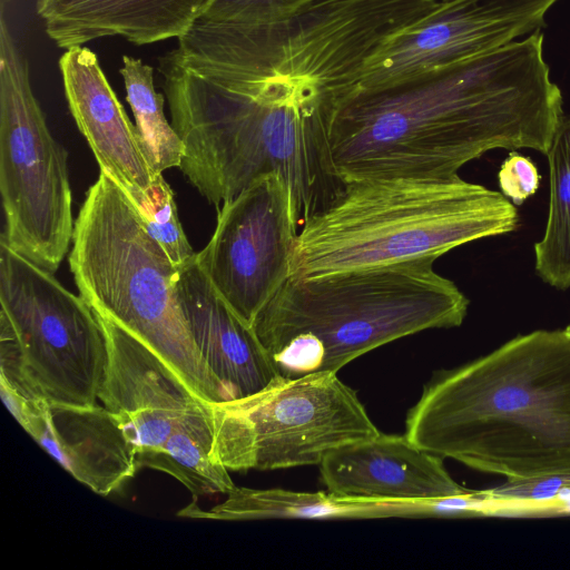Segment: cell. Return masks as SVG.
<instances>
[{"instance_id": "1", "label": "cell", "mask_w": 570, "mask_h": 570, "mask_svg": "<svg viewBox=\"0 0 570 570\" xmlns=\"http://www.w3.org/2000/svg\"><path fill=\"white\" fill-rule=\"evenodd\" d=\"M158 70L184 144L179 168L208 203L275 174L301 228L340 194L330 127L358 87L362 60L336 28L296 13L258 27L222 69H194L171 50Z\"/></svg>"}, {"instance_id": "2", "label": "cell", "mask_w": 570, "mask_h": 570, "mask_svg": "<svg viewBox=\"0 0 570 570\" xmlns=\"http://www.w3.org/2000/svg\"><path fill=\"white\" fill-rule=\"evenodd\" d=\"M540 30L390 86L358 89L330 127L343 183L390 177L446 179L492 149L547 155L562 119Z\"/></svg>"}, {"instance_id": "3", "label": "cell", "mask_w": 570, "mask_h": 570, "mask_svg": "<svg viewBox=\"0 0 570 570\" xmlns=\"http://www.w3.org/2000/svg\"><path fill=\"white\" fill-rule=\"evenodd\" d=\"M405 426L422 450L481 472L570 476V337L534 331L441 371Z\"/></svg>"}, {"instance_id": "4", "label": "cell", "mask_w": 570, "mask_h": 570, "mask_svg": "<svg viewBox=\"0 0 570 570\" xmlns=\"http://www.w3.org/2000/svg\"><path fill=\"white\" fill-rule=\"evenodd\" d=\"M434 262L289 277L252 327L281 376L337 373L390 342L462 324L469 301Z\"/></svg>"}, {"instance_id": "5", "label": "cell", "mask_w": 570, "mask_h": 570, "mask_svg": "<svg viewBox=\"0 0 570 570\" xmlns=\"http://www.w3.org/2000/svg\"><path fill=\"white\" fill-rule=\"evenodd\" d=\"M518 222L502 193L460 176L346 181L301 226L289 277L436 259L470 242L510 233Z\"/></svg>"}, {"instance_id": "6", "label": "cell", "mask_w": 570, "mask_h": 570, "mask_svg": "<svg viewBox=\"0 0 570 570\" xmlns=\"http://www.w3.org/2000/svg\"><path fill=\"white\" fill-rule=\"evenodd\" d=\"M68 261L79 295L95 313L144 343L199 400L225 401L184 315L179 271L105 171L88 189L75 220Z\"/></svg>"}, {"instance_id": "7", "label": "cell", "mask_w": 570, "mask_h": 570, "mask_svg": "<svg viewBox=\"0 0 570 570\" xmlns=\"http://www.w3.org/2000/svg\"><path fill=\"white\" fill-rule=\"evenodd\" d=\"M0 303V374L49 404H97L107 346L96 314L2 238Z\"/></svg>"}, {"instance_id": "8", "label": "cell", "mask_w": 570, "mask_h": 570, "mask_svg": "<svg viewBox=\"0 0 570 570\" xmlns=\"http://www.w3.org/2000/svg\"><path fill=\"white\" fill-rule=\"evenodd\" d=\"M68 154L51 135L33 95L29 63L0 17L1 238L55 273L72 242Z\"/></svg>"}, {"instance_id": "9", "label": "cell", "mask_w": 570, "mask_h": 570, "mask_svg": "<svg viewBox=\"0 0 570 570\" xmlns=\"http://www.w3.org/2000/svg\"><path fill=\"white\" fill-rule=\"evenodd\" d=\"M214 448L229 471L320 465L334 451L381 433L336 373L281 376L244 399L210 404Z\"/></svg>"}, {"instance_id": "10", "label": "cell", "mask_w": 570, "mask_h": 570, "mask_svg": "<svg viewBox=\"0 0 570 570\" xmlns=\"http://www.w3.org/2000/svg\"><path fill=\"white\" fill-rule=\"evenodd\" d=\"M298 230L289 188L278 175L261 177L222 204L197 263L249 325L289 278Z\"/></svg>"}, {"instance_id": "11", "label": "cell", "mask_w": 570, "mask_h": 570, "mask_svg": "<svg viewBox=\"0 0 570 570\" xmlns=\"http://www.w3.org/2000/svg\"><path fill=\"white\" fill-rule=\"evenodd\" d=\"M557 1L442 0L377 46L365 61L360 88L390 86L505 46L540 30Z\"/></svg>"}, {"instance_id": "12", "label": "cell", "mask_w": 570, "mask_h": 570, "mask_svg": "<svg viewBox=\"0 0 570 570\" xmlns=\"http://www.w3.org/2000/svg\"><path fill=\"white\" fill-rule=\"evenodd\" d=\"M95 314L107 346L98 400L127 430L137 454L157 450L186 413L208 403L144 343L109 317Z\"/></svg>"}, {"instance_id": "13", "label": "cell", "mask_w": 570, "mask_h": 570, "mask_svg": "<svg viewBox=\"0 0 570 570\" xmlns=\"http://www.w3.org/2000/svg\"><path fill=\"white\" fill-rule=\"evenodd\" d=\"M65 95L78 129L101 171L124 190L137 210L151 200L156 174L139 136L118 100L98 57L83 46L66 49L59 59Z\"/></svg>"}, {"instance_id": "14", "label": "cell", "mask_w": 570, "mask_h": 570, "mask_svg": "<svg viewBox=\"0 0 570 570\" xmlns=\"http://www.w3.org/2000/svg\"><path fill=\"white\" fill-rule=\"evenodd\" d=\"M443 458L422 450L406 436L379 435L341 448L320 464L327 491L366 499L424 501L463 494Z\"/></svg>"}, {"instance_id": "15", "label": "cell", "mask_w": 570, "mask_h": 570, "mask_svg": "<svg viewBox=\"0 0 570 570\" xmlns=\"http://www.w3.org/2000/svg\"><path fill=\"white\" fill-rule=\"evenodd\" d=\"M177 292L194 342L225 401L253 395L281 377L252 325L219 296L197 257L179 271Z\"/></svg>"}, {"instance_id": "16", "label": "cell", "mask_w": 570, "mask_h": 570, "mask_svg": "<svg viewBox=\"0 0 570 570\" xmlns=\"http://www.w3.org/2000/svg\"><path fill=\"white\" fill-rule=\"evenodd\" d=\"M27 433L99 495L119 490L138 470L135 442L120 421L98 404H48Z\"/></svg>"}, {"instance_id": "17", "label": "cell", "mask_w": 570, "mask_h": 570, "mask_svg": "<svg viewBox=\"0 0 570 570\" xmlns=\"http://www.w3.org/2000/svg\"><path fill=\"white\" fill-rule=\"evenodd\" d=\"M212 0H38L36 11L58 48L119 36L137 45L180 38Z\"/></svg>"}, {"instance_id": "18", "label": "cell", "mask_w": 570, "mask_h": 570, "mask_svg": "<svg viewBox=\"0 0 570 570\" xmlns=\"http://www.w3.org/2000/svg\"><path fill=\"white\" fill-rule=\"evenodd\" d=\"M416 501L375 500L331 491L302 492L284 489L236 487L224 502L202 510L195 502L178 512L180 517L248 521L262 519H363L416 517Z\"/></svg>"}, {"instance_id": "19", "label": "cell", "mask_w": 570, "mask_h": 570, "mask_svg": "<svg viewBox=\"0 0 570 570\" xmlns=\"http://www.w3.org/2000/svg\"><path fill=\"white\" fill-rule=\"evenodd\" d=\"M137 468H150L178 480L194 498L232 492L236 485L214 448L210 404L186 413L164 444L137 454Z\"/></svg>"}, {"instance_id": "20", "label": "cell", "mask_w": 570, "mask_h": 570, "mask_svg": "<svg viewBox=\"0 0 570 570\" xmlns=\"http://www.w3.org/2000/svg\"><path fill=\"white\" fill-rule=\"evenodd\" d=\"M549 210L542 238L534 244L539 277L558 289L570 287V116H563L546 155Z\"/></svg>"}, {"instance_id": "21", "label": "cell", "mask_w": 570, "mask_h": 570, "mask_svg": "<svg viewBox=\"0 0 570 570\" xmlns=\"http://www.w3.org/2000/svg\"><path fill=\"white\" fill-rule=\"evenodd\" d=\"M119 72L141 147L153 170L163 174L179 167L184 144L165 116V98L156 91L153 68L140 59L124 56Z\"/></svg>"}, {"instance_id": "22", "label": "cell", "mask_w": 570, "mask_h": 570, "mask_svg": "<svg viewBox=\"0 0 570 570\" xmlns=\"http://www.w3.org/2000/svg\"><path fill=\"white\" fill-rule=\"evenodd\" d=\"M151 202L137 210L149 235L163 247L174 266L180 271L197 257L178 217L174 193L159 174L150 189ZM136 208V207H135Z\"/></svg>"}, {"instance_id": "23", "label": "cell", "mask_w": 570, "mask_h": 570, "mask_svg": "<svg viewBox=\"0 0 570 570\" xmlns=\"http://www.w3.org/2000/svg\"><path fill=\"white\" fill-rule=\"evenodd\" d=\"M316 0H212L198 17L210 21L261 23L292 16Z\"/></svg>"}, {"instance_id": "24", "label": "cell", "mask_w": 570, "mask_h": 570, "mask_svg": "<svg viewBox=\"0 0 570 570\" xmlns=\"http://www.w3.org/2000/svg\"><path fill=\"white\" fill-rule=\"evenodd\" d=\"M502 194L515 205H521L533 195L540 183L534 163L517 151H511L498 174Z\"/></svg>"}, {"instance_id": "25", "label": "cell", "mask_w": 570, "mask_h": 570, "mask_svg": "<svg viewBox=\"0 0 570 570\" xmlns=\"http://www.w3.org/2000/svg\"><path fill=\"white\" fill-rule=\"evenodd\" d=\"M564 332L568 334V336L570 337V324L564 328Z\"/></svg>"}]
</instances>
